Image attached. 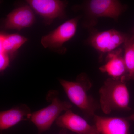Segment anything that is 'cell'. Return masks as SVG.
Returning <instances> with one entry per match:
<instances>
[{"instance_id": "cell-1", "label": "cell", "mask_w": 134, "mask_h": 134, "mask_svg": "<svg viewBox=\"0 0 134 134\" xmlns=\"http://www.w3.org/2000/svg\"><path fill=\"white\" fill-rule=\"evenodd\" d=\"M59 81L68 98L79 108L85 117L90 118L96 115L95 113L100 106L88 93L92 84L87 74H80L75 81L63 79H59Z\"/></svg>"}, {"instance_id": "cell-2", "label": "cell", "mask_w": 134, "mask_h": 134, "mask_svg": "<svg viewBox=\"0 0 134 134\" xmlns=\"http://www.w3.org/2000/svg\"><path fill=\"white\" fill-rule=\"evenodd\" d=\"M99 106L103 113L109 114L114 111H129V94L126 81L108 78L99 90Z\"/></svg>"}, {"instance_id": "cell-3", "label": "cell", "mask_w": 134, "mask_h": 134, "mask_svg": "<svg viewBox=\"0 0 134 134\" xmlns=\"http://www.w3.org/2000/svg\"><path fill=\"white\" fill-rule=\"evenodd\" d=\"M50 105L32 113L31 121L38 129L39 134L48 130L62 112L71 109L72 105L69 102L62 101L59 97V92L55 90L48 91L46 96Z\"/></svg>"}, {"instance_id": "cell-4", "label": "cell", "mask_w": 134, "mask_h": 134, "mask_svg": "<svg viewBox=\"0 0 134 134\" xmlns=\"http://www.w3.org/2000/svg\"><path fill=\"white\" fill-rule=\"evenodd\" d=\"M85 15L84 26L91 29L100 18H108L117 20L125 11L126 7L117 0H91L84 4Z\"/></svg>"}, {"instance_id": "cell-5", "label": "cell", "mask_w": 134, "mask_h": 134, "mask_svg": "<svg viewBox=\"0 0 134 134\" xmlns=\"http://www.w3.org/2000/svg\"><path fill=\"white\" fill-rule=\"evenodd\" d=\"M79 17L69 19L60 25L50 33L42 37L41 44L55 52L62 54L66 51L63 44L75 36L77 29Z\"/></svg>"}, {"instance_id": "cell-6", "label": "cell", "mask_w": 134, "mask_h": 134, "mask_svg": "<svg viewBox=\"0 0 134 134\" xmlns=\"http://www.w3.org/2000/svg\"><path fill=\"white\" fill-rule=\"evenodd\" d=\"M129 36L114 29L105 31L92 30L87 41L101 54L108 53L124 44Z\"/></svg>"}, {"instance_id": "cell-7", "label": "cell", "mask_w": 134, "mask_h": 134, "mask_svg": "<svg viewBox=\"0 0 134 134\" xmlns=\"http://www.w3.org/2000/svg\"><path fill=\"white\" fill-rule=\"evenodd\" d=\"M26 2L34 12L44 18L47 24L56 18L65 16L68 2L59 0H28Z\"/></svg>"}, {"instance_id": "cell-8", "label": "cell", "mask_w": 134, "mask_h": 134, "mask_svg": "<svg viewBox=\"0 0 134 134\" xmlns=\"http://www.w3.org/2000/svg\"><path fill=\"white\" fill-rule=\"evenodd\" d=\"M55 122L58 126L69 130L76 134H100L95 125H90L71 109L60 115Z\"/></svg>"}, {"instance_id": "cell-9", "label": "cell", "mask_w": 134, "mask_h": 134, "mask_svg": "<svg viewBox=\"0 0 134 134\" xmlns=\"http://www.w3.org/2000/svg\"><path fill=\"white\" fill-rule=\"evenodd\" d=\"M33 10L29 5L17 8L7 15L3 27L6 30H16L29 28L35 22L36 18Z\"/></svg>"}, {"instance_id": "cell-10", "label": "cell", "mask_w": 134, "mask_h": 134, "mask_svg": "<svg viewBox=\"0 0 134 134\" xmlns=\"http://www.w3.org/2000/svg\"><path fill=\"white\" fill-rule=\"evenodd\" d=\"M100 72L106 73L111 78L121 79L126 81L127 71L123 50L118 48L107 54L105 63L99 68Z\"/></svg>"}, {"instance_id": "cell-11", "label": "cell", "mask_w": 134, "mask_h": 134, "mask_svg": "<svg viewBox=\"0 0 134 134\" xmlns=\"http://www.w3.org/2000/svg\"><path fill=\"white\" fill-rule=\"evenodd\" d=\"M96 128L100 134H129V123L127 118L93 116Z\"/></svg>"}, {"instance_id": "cell-12", "label": "cell", "mask_w": 134, "mask_h": 134, "mask_svg": "<svg viewBox=\"0 0 134 134\" xmlns=\"http://www.w3.org/2000/svg\"><path fill=\"white\" fill-rule=\"evenodd\" d=\"M30 109L25 104H22L0 113V129H8L19 122L30 119Z\"/></svg>"}, {"instance_id": "cell-13", "label": "cell", "mask_w": 134, "mask_h": 134, "mask_svg": "<svg viewBox=\"0 0 134 134\" xmlns=\"http://www.w3.org/2000/svg\"><path fill=\"white\" fill-rule=\"evenodd\" d=\"M28 40L18 34H6L1 33L0 36V52L7 53L10 57L21 47Z\"/></svg>"}, {"instance_id": "cell-14", "label": "cell", "mask_w": 134, "mask_h": 134, "mask_svg": "<svg viewBox=\"0 0 134 134\" xmlns=\"http://www.w3.org/2000/svg\"><path fill=\"white\" fill-rule=\"evenodd\" d=\"M123 57L126 68V81L134 80V37L129 36L124 43Z\"/></svg>"}, {"instance_id": "cell-15", "label": "cell", "mask_w": 134, "mask_h": 134, "mask_svg": "<svg viewBox=\"0 0 134 134\" xmlns=\"http://www.w3.org/2000/svg\"><path fill=\"white\" fill-rule=\"evenodd\" d=\"M10 56L7 53L0 52V71L2 72L9 67L10 63Z\"/></svg>"}, {"instance_id": "cell-16", "label": "cell", "mask_w": 134, "mask_h": 134, "mask_svg": "<svg viewBox=\"0 0 134 134\" xmlns=\"http://www.w3.org/2000/svg\"><path fill=\"white\" fill-rule=\"evenodd\" d=\"M127 118L129 121H134V113L131 115H130L128 117H127Z\"/></svg>"}, {"instance_id": "cell-17", "label": "cell", "mask_w": 134, "mask_h": 134, "mask_svg": "<svg viewBox=\"0 0 134 134\" xmlns=\"http://www.w3.org/2000/svg\"><path fill=\"white\" fill-rule=\"evenodd\" d=\"M132 36H133V37H134V30L133 33V35H132Z\"/></svg>"}, {"instance_id": "cell-18", "label": "cell", "mask_w": 134, "mask_h": 134, "mask_svg": "<svg viewBox=\"0 0 134 134\" xmlns=\"http://www.w3.org/2000/svg\"></svg>"}]
</instances>
